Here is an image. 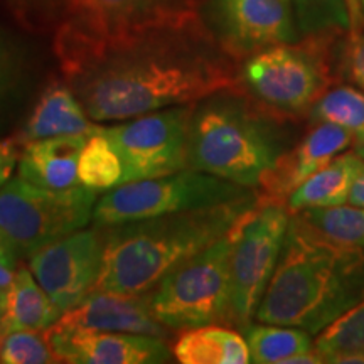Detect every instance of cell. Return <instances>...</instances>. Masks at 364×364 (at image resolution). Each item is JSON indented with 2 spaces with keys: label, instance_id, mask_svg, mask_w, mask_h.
<instances>
[{
  "label": "cell",
  "instance_id": "6da1fadb",
  "mask_svg": "<svg viewBox=\"0 0 364 364\" xmlns=\"http://www.w3.org/2000/svg\"><path fill=\"white\" fill-rule=\"evenodd\" d=\"M54 53L63 78L97 124L194 103L238 81L231 58L199 16Z\"/></svg>",
  "mask_w": 364,
  "mask_h": 364
},
{
  "label": "cell",
  "instance_id": "7a4b0ae2",
  "mask_svg": "<svg viewBox=\"0 0 364 364\" xmlns=\"http://www.w3.org/2000/svg\"><path fill=\"white\" fill-rule=\"evenodd\" d=\"M364 299V250L290 218L284 250L255 318L318 334Z\"/></svg>",
  "mask_w": 364,
  "mask_h": 364
},
{
  "label": "cell",
  "instance_id": "3957f363",
  "mask_svg": "<svg viewBox=\"0 0 364 364\" xmlns=\"http://www.w3.org/2000/svg\"><path fill=\"white\" fill-rule=\"evenodd\" d=\"M258 201L257 193L218 206L105 226L103 267L95 290L150 292L171 270L233 230Z\"/></svg>",
  "mask_w": 364,
  "mask_h": 364
},
{
  "label": "cell",
  "instance_id": "277c9868",
  "mask_svg": "<svg viewBox=\"0 0 364 364\" xmlns=\"http://www.w3.org/2000/svg\"><path fill=\"white\" fill-rule=\"evenodd\" d=\"M287 150L279 117L226 88L193 103L188 167L258 191Z\"/></svg>",
  "mask_w": 364,
  "mask_h": 364
},
{
  "label": "cell",
  "instance_id": "5b68a950",
  "mask_svg": "<svg viewBox=\"0 0 364 364\" xmlns=\"http://www.w3.org/2000/svg\"><path fill=\"white\" fill-rule=\"evenodd\" d=\"M98 198V191L83 184L53 189L9 179L0 188V245L16 258L31 257L93 223Z\"/></svg>",
  "mask_w": 364,
  "mask_h": 364
},
{
  "label": "cell",
  "instance_id": "8992f818",
  "mask_svg": "<svg viewBox=\"0 0 364 364\" xmlns=\"http://www.w3.org/2000/svg\"><path fill=\"white\" fill-rule=\"evenodd\" d=\"M241 221L201 253L171 270L154 287L152 311L162 326L169 331L211 324L233 326L230 267Z\"/></svg>",
  "mask_w": 364,
  "mask_h": 364
},
{
  "label": "cell",
  "instance_id": "52a82bcc",
  "mask_svg": "<svg viewBox=\"0 0 364 364\" xmlns=\"http://www.w3.org/2000/svg\"><path fill=\"white\" fill-rule=\"evenodd\" d=\"M318 39L277 44L243 59L236 88L277 117L311 112L331 81Z\"/></svg>",
  "mask_w": 364,
  "mask_h": 364
},
{
  "label": "cell",
  "instance_id": "ba28073f",
  "mask_svg": "<svg viewBox=\"0 0 364 364\" xmlns=\"http://www.w3.org/2000/svg\"><path fill=\"white\" fill-rule=\"evenodd\" d=\"M257 193L255 189L188 167L169 176L124 182L107 191L95 204L93 225L115 226L189 209L218 206Z\"/></svg>",
  "mask_w": 364,
  "mask_h": 364
},
{
  "label": "cell",
  "instance_id": "9c48e42d",
  "mask_svg": "<svg viewBox=\"0 0 364 364\" xmlns=\"http://www.w3.org/2000/svg\"><path fill=\"white\" fill-rule=\"evenodd\" d=\"M285 203L260 198L241 221L231 253V318L245 329L252 324L284 250L290 225Z\"/></svg>",
  "mask_w": 364,
  "mask_h": 364
},
{
  "label": "cell",
  "instance_id": "30bf717a",
  "mask_svg": "<svg viewBox=\"0 0 364 364\" xmlns=\"http://www.w3.org/2000/svg\"><path fill=\"white\" fill-rule=\"evenodd\" d=\"M191 112L177 105L100 129L120 156L122 184L188 169Z\"/></svg>",
  "mask_w": 364,
  "mask_h": 364
},
{
  "label": "cell",
  "instance_id": "8fae6325",
  "mask_svg": "<svg viewBox=\"0 0 364 364\" xmlns=\"http://www.w3.org/2000/svg\"><path fill=\"white\" fill-rule=\"evenodd\" d=\"M198 0H68L54 49L102 43L199 16Z\"/></svg>",
  "mask_w": 364,
  "mask_h": 364
},
{
  "label": "cell",
  "instance_id": "7c38bea8",
  "mask_svg": "<svg viewBox=\"0 0 364 364\" xmlns=\"http://www.w3.org/2000/svg\"><path fill=\"white\" fill-rule=\"evenodd\" d=\"M198 11L218 46L238 61L300 34L292 0H204Z\"/></svg>",
  "mask_w": 364,
  "mask_h": 364
},
{
  "label": "cell",
  "instance_id": "4fadbf2b",
  "mask_svg": "<svg viewBox=\"0 0 364 364\" xmlns=\"http://www.w3.org/2000/svg\"><path fill=\"white\" fill-rule=\"evenodd\" d=\"M105 226L83 228L27 257L36 280L61 316L93 292L105 257Z\"/></svg>",
  "mask_w": 364,
  "mask_h": 364
},
{
  "label": "cell",
  "instance_id": "5bb4252c",
  "mask_svg": "<svg viewBox=\"0 0 364 364\" xmlns=\"http://www.w3.org/2000/svg\"><path fill=\"white\" fill-rule=\"evenodd\" d=\"M49 343L59 363L71 364H161L174 353L161 336L49 327Z\"/></svg>",
  "mask_w": 364,
  "mask_h": 364
},
{
  "label": "cell",
  "instance_id": "9a60e30c",
  "mask_svg": "<svg viewBox=\"0 0 364 364\" xmlns=\"http://www.w3.org/2000/svg\"><path fill=\"white\" fill-rule=\"evenodd\" d=\"M54 327L169 338V329L157 321L152 311V290L142 294L95 290L78 306L63 314Z\"/></svg>",
  "mask_w": 364,
  "mask_h": 364
},
{
  "label": "cell",
  "instance_id": "2e32d148",
  "mask_svg": "<svg viewBox=\"0 0 364 364\" xmlns=\"http://www.w3.org/2000/svg\"><path fill=\"white\" fill-rule=\"evenodd\" d=\"M353 145V135L341 127L316 124L295 147L285 150L277 159L272 169L262 179L258 194L265 201L285 203L302 182Z\"/></svg>",
  "mask_w": 364,
  "mask_h": 364
},
{
  "label": "cell",
  "instance_id": "e0dca14e",
  "mask_svg": "<svg viewBox=\"0 0 364 364\" xmlns=\"http://www.w3.org/2000/svg\"><path fill=\"white\" fill-rule=\"evenodd\" d=\"M91 122L68 81L53 80L41 91L33 112L14 140L19 147H26L27 144L53 136L85 134L98 127Z\"/></svg>",
  "mask_w": 364,
  "mask_h": 364
},
{
  "label": "cell",
  "instance_id": "ac0fdd59",
  "mask_svg": "<svg viewBox=\"0 0 364 364\" xmlns=\"http://www.w3.org/2000/svg\"><path fill=\"white\" fill-rule=\"evenodd\" d=\"M95 130L27 144L17 164L19 177L43 188L65 189L76 186L80 181L78 162L81 150Z\"/></svg>",
  "mask_w": 364,
  "mask_h": 364
},
{
  "label": "cell",
  "instance_id": "d6986e66",
  "mask_svg": "<svg viewBox=\"0 0 364 364\" xmlns=\"http://www.w3.org/2000/svg\"><path fill=\"white\" fill-rule=\"evenodd\" d=\"M363 171L364 159L356 152L339 154L287 198L285 204L290 215L311 208H334L348 204L354 181Z\"/></svg>",
  "mask_w": 364,
  "mask_h": 364
},
{
  "label": "cell",
  "instance_id": "ffe728a7",
  "mask_svg": "<svg viewBox=\"0 0 364 364\" xmlns=\"http://www.w3.org/2000/svg\"><path fill=\"white\" fill-rule=\"evenodd\" d=\"M182 364H247L252 363L245 336L223 324L201 326L182 332L172 346Z\"/></svg>",
  "mask_w": 364,
  "mask_h": 364
},
{
  "label": "cell",
  "instance_id": "44dd1931",
  "mask_svg": "<svg viewBox=\"0 0 364 364\" xmlns=\"http://www.w3.org/2000/svg\"><path fill=\"white\" fill-rule=\"evenodd\" d=\"M6 295L4 331H48L61 317V312L36 280L29 267H17Z\"/></svg>",
  "mask_w": 364,
  "mask_h": 364
},
{
  "label": "cell",
  "instance_id": "7402d4cb",
  "mask_svg": "<svg viewBox=\"0 0 364 364\" xmlns=\"http://www.w3.org/2000/svg\"><path fill=\"white\" fill-rule=\"evenodd\" d=\"M250 358L257 364H287L290 358L314 349L311 332L292 326L248 324L245 327Z\"/></svg>",
  "mask_w": 364,
  "mask_h": 364
},
{
  "label": "cell",
  "instance_id": "603a6c76",
  "mask_svg": "<svg viewBox=\"0 0 364 364\" xmlns=\"http://www.w3.org/2000/svg\"><path fill=\"white\" fill-rule=\"evenodd\" d=\"M314 346L324 363H364V299L318 332Z\"/></svg>",
  "mask_w": 364,
  "mask_h": 364
},
{
  "label": "cell",
  "instance_id": "cb8c5ba5",
  "mask_svg": "<svg viewBox=\"0 0 364 364\" xmlns=\"http://www.w3.org/2000/svg\"><path fill=\"white\" fill-rule=\"evenodd\" d=\"M100 129L102 127H98L90 135L81 150L78 179L80 184L102 193V191H110L122 184L124 166H122L120 156L117 154L115 147Z\"/></svg>",
  "mask_w": 364,
  "mask_h": 364
},
{
  "label": "cell",
  "instance_id": "d4e9b609",
  "mask_svg": "<svg viewBox=\"0 0 364 364\" xmlns=\"http://www.w3.org/2000/svg\"><path fill=\"white\" fill-rule=\"evenodd\" d=\"M309 113L312 124H334L349 132L354 144H364V91L351 86L326 91Z\"/></svg>",
  "mask_w": 364,
  "mask_h": 364
},
{
  "label": "cell",
  "instance_id": "484cf974",
  "mask_svg": "<svg viewBox=\"0 0 364 364\" xmlns=\"http://www.w3.org/2000/svg\"><path fill=\"white\" fill-rule=\"evenodd\" d=\"M292 216L326 238L364 250V208L353 204L311 208Z\"/></svg>",
  "mask_w": 364,
  "mask_h": 364
},
{
  "label": "cell",
  "instance_id": "4316f807",
  "mask_svg": "<svg viewBox=\"0 0 364 364\" xmlns=\"http://www.w3.org/2000/svg\"><path fill=\"white\" fill-rule=\"evenodd\" d=\"M26 63L21 49L0 31V134L6 132L24 102Z\"/></svg>",
  "mask_w": 364,
  "mask_h": 364
},
{
  "label": "cell",
  "instance_id": "83f0119b",
  "mask_svg": "<svg viewBox=\"0 0 364 364\" xmlns=\"http://www.w3.org/2000/svg\"><path fill=\"white\" fill-rule=\"evenodd\" d=\"M299 33L304 38H324L349 31L346 0H292Z\"/></svg>",
  "mask_w": 364,
  "mask_h": 364
},
{
  "label": "cell",
  "instance_id": "f1b7e54d",
  "mask_svg": "<svg viewBox=\"0 0 364 364\" xmlns=\"http://www.w3.org/2000/svg\"><path fill=\"white\" fill-rule=\"evenodd\" d=\"M0 363L4 364H48L59 363L46 331L0 332Z\"/></svg>",
  "mask_w": 364,
  "mask_h": 364
},
{
  "label": "cell",
  "instance_id": "f546056e",
  "mask_svg": "<svg viewBox=\"0 0 364 364\" xmlns=\"http://www.w3.org/2000/svg\"><path fill=\"white\" fill-rule=\"evenodd\" d=\"M6 2L19 19L41 24L54 19L59 22L68 0H6Z\"/></svg>",
  "mask_w": 364,
  "mask_h": 364
},
{
  "label": "cell",
  "instance_id": "4dcf8cb0",
  "mask_svg": "<svg viewBox=\"0 0 364 364\" xmlns=\"http://www.w3.org/2000/svg\"><path fill=\"white\" fill-rule=\"evenodd\" d=\"M348 71L354 83L364 91V33L351 34L348 49Z\"/></svg>",
  "mask_w": 364,
  "mask_h": 364
},
{
  "label": "cell",
  "instance_id": "1f68e13d",
  "mask_svg": "<svg viewBox=\"0 0 364 364\" xmlns=\"http://www.w3.org/2000/svg\"><path fill=\"white\" fill-rule=\"evenodd\" d=\"M19 144L16 140H0V188L11 179L12 171L19 164Z\"/></svg>",
  "mask_w": 364,
  "mask_h": 364
},
{
  "label": "cell",
  "instance_id": "d6a6232c",
  "mask_svg": "<svg viewBox=\"0 0 364 364\" xmlns=\"http://www.w3.org/2000/svg\"><path fill=\"white\" fill-rule=\"evenodd\" d=\"M17 258L9 250H0V289L7 290L16 275Z\"/></svg>",
  "mask_w": 364,
  "mask_h": 364
},
{
  "label": "cell",
  "instance_id": "836d02e7",
  "mask_svg": "<svg viewBox=\"0 0 364 364\" xmlns=\"http://www.w3.org/2000/svg\"><path fill=\"white\" fill-rule=\"evenodd\" d=\"M346 4H348V12H349V34L363 33L364 12H363L361 0H346Z\"/></svg>",
  "mask_w": 364,
  "mask_h": 364
},
{
  "label": "cell",
  "instance_id": "e575fe53",
  "mask_svg": "<svg viewBox=\"0 0 364 364\" xmlns=\"http://www.w3.org/2000/svg\"><path fill=\"white\" fill-rule=\"evenodd\" d=\"M348 204L364 208V171L358 176V179L354 181L351 194H349V203Z\"/></svg>",
  "mask_w": 364,
  "mask_h": 364
},
{
  "label": "cell",
  "instance_id": "d590c367",
  "mask_svg": "<svg viewBox=\"0 0 364 364\" xmlns=\"http://www.w3.org/2000/svg\"><path fill=\"white\" fill-rule=\"evenodd\" d=\"M6 309H7V295H6V290L0 289V332L4 331V324H6Z\"/></svg>",
  "mask_w": 364,
  "mask_h": 364
},
{
  "label": "cell",
  "instance_id": "8d00e7d4",
  "mask_svg": "<svg viewBox=\"0 0 364 364\" xmlns=\"http://www.w3.org/2000/svg\"><path fill=\"white\" fill-rule=\"evenodd\" d=\"M354 152H356L359 157L364 159V144H356V150H354Z\"/></svg>",
  "mask_w": 364,
  "mask_h": 364
},
{
  "label": "cell",
  "instance_id": "74e56055",
  "mask_svg": "<svg viewBox=\"0 0 364 364\" xmlns=\"http://www.w3.org/2000/svg\"><path fill=\"white\" fill-rule=\"evenodd\" d=\"M361 6H363V12H364V0H361Z\"/></svg>",
  "mask_w": 364,
  "mask_h": 364
}]
</instances>
